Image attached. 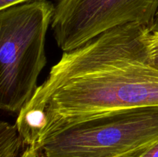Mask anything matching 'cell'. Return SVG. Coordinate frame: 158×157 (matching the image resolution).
Here are the masks:
<instances>
[{"label": "cell", "mask_w": 158, "mask_h": 157, "mask_svg": "<svg viewBox=\"0 0 158 157\" xmlns=\"http://www.w3.org/2000/svg\"><path fill=\"white\" fill-rule=\"evenodd\" d=\"M25 147L16 125L8 122L0 123V157H19ZM26 149V148H24Z\"/></svg>", "instance_id": "5b68a950"}, {"label": "cell", "mask_w": 158, "mask_h": 157, "mask_svg": "<svg viewBox=\"0 0 158 157\" xmlns=\"http://www.w3.org/2000/svg\"><path fill=\"white\" fill-rule=\"evenodd\" d=\"M148 50L151 64L158 69V31L151 32L150 33L148 38Z\"/></svg>", "instance_id": "8992f818"}, {"label": "cell", "mask_w": 158, "mask_h": 157, "mask_svg": "<svg viewBox=\"0 0 158 157\" xmlns=\"http://www.w3.org/2000/svg\"><path fill=\"white\" fill-rule=\"evenodd\" d=\"M150 31H151V32H156V31H158V10L157 13H156L155 16H154L152 25H151V27H150Z\"/></svg>", "instance_id": "30bf717a"}, {"label": "cell", "mask_w": 158, "mask_h": 157, "mask_svg": "<svg viewBox=\"0 0 158 157\" xmlns=\"http://www.w3.org/2000/svg\"><path fill=\"white\" fill-rule=\"evenodd\" d=\"M55 6L47 0L0 10V109L19 113L46 66V38Z\"/></svg>", "instance_id": "7a4b0ae2"}, {"label": "cell", "mask_w": 158, "mask_h": 157, "mask_svg": "<svg viewBox=\"0 0 158 157\" xmlns=\"http://www.w3.org/2000/svg\"><path fill=\"white\" fill-rule=\"evenodd\" d=\"M158 142V106L108 112L57 131L40 157H136Z\"/></svg>", "instance_id": "3957f363"}, {"label": "cell", "mask_w": 158, "mask_h": 157, "mask_svg": "<svg viewBox=\"0 0 158 157\" xmlns=\"http://www.w3.org/2000/svg\"><path fill=\"white\" fill-rule=\"evenodd\" d=\"M19 157H40V155L37 149L32 146H28L23 151Z\"/></svg>", "instance_id": "9c48e42d"}, {"label": "cell", "mask_w": 158, "mask_h": 157, "mask_svg": "<svg viewBox=\"0 0 158 157\" xmlns=\"http://www.w3.org/2000/svg\"><path fill=\"white\" fill-rule=\"evenodd\" d=\"M157 10L158 0H58L51 29L58 47L67 52L117 26L150 29Z\"/></svg>", "instance_id": "277c9868"}, {"label": "cell", "mask_w": 158, "mask_h": 157, "mask_svg": "<svg viewBox=\"0 0 158 157\" xmlns=\"http://www.w3.org/2000/svg\"><path fill=\"white\" fill-rule=\"evenodd\" d=\"M33 1H38V0H0V10Z\"/></svg>", "instance_id": "52a82bcc"}, {"label": "cell", "mask_w": 158, "mask_h": 157, "mask_svg": "<svg viewBox=\"0 0 158 157\" xmlns=\"http://www.w3.org/2000/svg\"><path fill=\"white\" fill-rule=\"evenodd\" d=\"M150 33L148 26L129 23L63 52L25 104L46 113L39 146L57 131L84 120L158 106V69L151 62Z\"/></svg>", "instance_id": "6da1fadb"}, {"label": "cell", "mask_w": 158, "mask_h": 157, "mask_svg": "<svg viewBox=\"0 0 158 157\" xmlns=\"http://www.w3.org/2000/svg\"><path fill=\"white\" fill-rule=\"evenodd\" d=\"M136 157H158V142Z\"/></svg>", "instance_id": "ba28073f"}]
</instances>
